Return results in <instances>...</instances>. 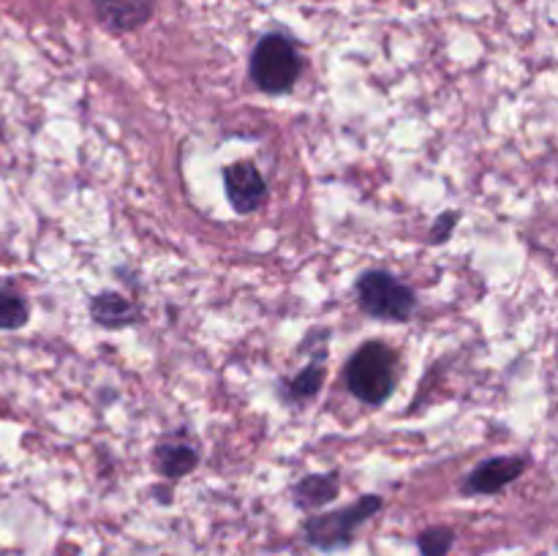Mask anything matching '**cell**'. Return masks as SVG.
Wrapping results in <instances>:
<instances>
[{
	"mask_svg": "<svg viewBox=\"0 0 558 556\" xmlns=\"http://www.w3.org/2000/svg\"><path fill=\"white\" fill-rule=\"evenodd\" d=\"M398 354L385 341H368L349 358L347 387L368 407H381L396 390Z\"/></svg>",
	"mask_w": 558,
	"mask_h": 556,
	"instance_id": "6da1fadb",
	"label": "cell"
},
{
	"mask_svg": "<svg viewBox=\"0 0 558 556\" xmlns=\"http://www.w3.org/2000/svg\"><path fill=\"white\" fill-rule=\"evenodd\" d=\"M90 316L101 327L109 330H120V327H131L140 319V311L134 309L129 298L118 292H101L90 300Z\"/></svg>",
	"mask_w": 558,
	"mask_h": 556,
	"instance_id": "9c48e42d",
	"label": "cell"
},
{
	"mask_svg": "<svg viewBox=\"0 0 558 556\" xmlns=\"http://www.w3.org/2000/svg\"><path fill=\"white\" fill-rule=\"evenodd\" d=\"M223 189H227L229 205L240 216L259 210L267 196V183L254 161H234L232 167L223 169Z\"/></svg>",
	"mask_w": 558,
	"mask_h": 556,
	"instance_id": "5b68a950",
	"label": "cell"
},
{
	"mask_svg": "<svg viewBox=\"0 0 558 556\" xmlns=\"http://www.w3.org/2000/svg\"><path fill=\"white\" fill-rule=\"evenodd\" d=\"M300 71H303V58L292 38L283 33H265L256 41L248 63V76L256 90L267 93V96L289 93L298 85Z\"/></svg>",
	"mask_w": 558,
	"mask_h": 556,
	"instance_id": "7a4b0ae2",
	"label": "cell"
},
{
	"mask_svg": "<svg viewBox=\"0 0 558 556\" xmlns=\"http://www.w3.org/2000/svg\"><path fill=\"white\" fill-rule=\"evenodd\" d=\"M456 223H458V213L456 210L441 213V216L436 218L434 229H430V243H434V245L445 243V240L450 238V232H452V227H456Z\"/></svg>",
	"mask_w": 558,
	"mask_h": 556,
	"instance_id": "5bb4252c",
	"label": "cell"
},
{
	"mask_svg": "<svg viewBox=\"0 0 558 556\" xmlns=\"http://www.w3.org/2000/svg\"><path fill=\"white\" fill-rule=\"evenodd\" d=\"M338 478L336 474H308L294 485V501L303 510H319V507L330 505L338 496Z\"/></svg>",
	"mask_w": 558,
	"mask_h": 556,
	"instance_id": "8fae6325",
	"label": "cell"
},
{
	"mask_svg": "<svg viewBox=\"0 0 558 556\" xmlns=\"http://www.w3.org/2000/svg\"><path fill=\"white\" fill-rule=\"evenodd\" d=\"M354 292H357L360 309L381 322H409L417 309L414 289L387 270L363 273Z\"/></svg>",
	"mask_w": 558,
	"mask_h": 556,
	"instance_id": "277c9868",
	"label": "cell"
},
{
	"mask_svg": "<svg viewBox=\"0 0 558 556\" xmlns=\"http://www.w3.org/2000/svg\"><path fill=\"white\" fill-rule=\"evenodd\" d=\"M153 467L161 478L180 480L199 467V452L189 442H161L153 452Z\"/></svg>",
	"mask_w": 558,
	"mask_h": 556,
	"instance_id": "ba28073f",
	"label": "cell"
},
{
	"mask_svg": "<svg viewBox=\"0 0 558 556\" xmlns=\"http://www.w3.org/2000/svg\"><path fill=\"white\" fill-rule=\"evenodd\" d=\"M452 540H456L452 529H447V527L425 529V532L417 537L420 554L423 556H447L452 548Z\"/></svg>",
	"mask_w": 558,
	"mask_h": 556,
	"instance_id": "4fadbf2b",
	"label": "cell"
},
{
	"mask_svg": "<svg viewBox=\"0 0 558 556\" xmlns=\"http://www.w3.org/2000/svg\"><path fill=\"white\" fill-rule=\"evenodd\" d=\"M31 319L25 298L14 289H0V330H20Z\"/></svg>",
	"mask_w": 558,
	"mask_h": 556,
	"instance_id": "7c38bea8",
	"label": "cell"
},
{
	"mask_svg": "<svg viewBox=\"0 0 558 556\" xmlns=\"http://www.w3.org/2000/svg\"><path fill=\"white\" fill-rule=\"evenodd\" d=\"M379 510H381V496L368 494L363 496V499L352 501L349 507H341V510L311 516L303 527L305 540H308L314 548L327 551V554H330V551H341L354 543L360 527H363L368 518H374Z\"/></svg>",
	"mask_w": 558,
	"mask_h": 556,
	"instance_id": "3957f363",
	"label": "cell"
},
{
	"mask_svg": "<svg viewBox=\"0 0 558 556\" xmlns=\"http://www.w3.org/2000/svg\"><path fill=\"white\" fill-rule=\"evenodd\" d=\"M98 25L109 33H134L156 14V0H93Z\"/></svg>",
	"mask_w": 558,
	"mask_h": 556,
	"instance_id": "52a82bcc",
	"label": "cell"
},
{
	"mask_svg": "<svg viewBox=\"0 0 558 556\" xmlns=\"http://www.w3.org/2000/svg\"><path fill=\"white\" fill-rule=\"evenodd\" d=\"M526 472V458L523 456H496L480 463L477 469L466 474L461 491L466 496H483V494H499L510 483H515L521 474Z\"/></svg>",
	"mask_w": 558,
	"mask_h": 556,
	"instance_id": "8992f818",
	"label": "cell"
},
{
	"mask_svg": "<svg viewBox=\"0 0 558 556\" xmlns=\"http://www.w3.org/2000/svg\"><path fill=\"white\" fill-rule=\"evenodd\" d=\"M325 376H327L325 360H319V358L311 360V363L305 365L298 376H292V379H283V385H281L283 401H289V403L311 401L314 396H319L322 385H325Z\"/></svg>",
	"mask_w": 558,
	"mask_h": 556,
	"instance_id": "30bf717a",
	"label": "cell"
}]
</instances>
